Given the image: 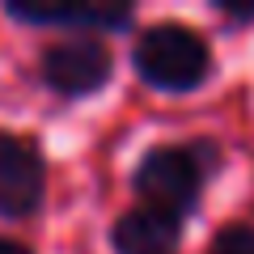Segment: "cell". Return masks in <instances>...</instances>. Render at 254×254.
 <instances>
[{
	"mask_svg": "<svg viewBox=\"0 0 254 254\" xmlns=\"http://www.w3.org/2000/svg\"><path fill=\"white\" fill-rule=\"evenodd\" d=\"M127 64L148 93L190 98L216 76V55L203 30L187 21H148L131 34Z\"/></svg>",
	"mask_w": 254,
	"mask_h": 254,
	"instance_id": "obj_2",
	"label": "cell"
},
{
	"mask_svg": "<svg viewBox=\"0 0 254 254\" xmlns=\"http://www.w3.org/2000/svg\"><path fill=\"white\" fill-rule=\"evenodd\" d=\"M115 51L98 34H60L38 51V85L60 102H85L110 89Z\"/></svg>",
	"mask_w": 254,
	"mask_h": 254,
	"instance_id": "obj_3",
	"label": "cell"
},
{
	"mask_svg": "<svg viewBox=\"0 0 254 254\" xmlns=\"http://www.w3.org/2000/svg\"><path fill=\"white\" fill-rule=\"evenodd\" d=\"M203 254H254V225L250 220H229V225H220Z\"/></svg>",
	"mask_w": 254,
	"mask_h": 254,
	"instance_id": "obj_7",
	"label": "cell"
},
{
	"mask_svg": "<svg viewBox=\"0 0 254 254\" xmlns=\"http://www.w3.org/2000/svg\"><path fill=\"white\" fill-rule=\"evenodd\" d=\"M51 190L47 153L34 136L0 127V220H34Z\"/></svg>",
	"mask_w": 254,
	"mask_h": 254,
	"instance_id": "obj_4",
	"label": "cell"
},
{
	"mask_svg": "<svg viewBox=\"0 0 254 254\" xmlns=\"http://www.w3.org/2000/svg\"><path fill=\"white\" fill-rule=\"evenodd\" d=\"M4 17L30 30H55V34H136V9L131 4H102V9H38V4H4Z\"/></svg>",
	"mask_w": 254,
	"mask_h": 254,
	"instance_id": "obj_5",
	"label": "cell"
},
{
	"mask_svg": "<svg viewBox=\"0 0 254 254\" xmlns=\"http://www.w3.org/2000/svg\"><path fill=\"white\" fill-rule=\"evenodd\" d=\"M0 254H34V246H26L21 237H9V233H0Z\"/></svg>",
	"mask_w": 254,
	"mask_h": 254,
	"instance_id": "obj_9",
	"label": "cell"
},
{
	"mask_svg": "<svg viewBox=\"0 0 254 254\" xmlns=\"http://www.w3.org/2000/svg\"><path fill=\"white\" fill-rule=\"evenodd\" d=\"M182 225L170 212H157L148 203H131L110 220V254H178L182 250Z\"/></svg>",
	"mask_w": 254,
	"mask_h": 254,
	"instance_id": "obj_6",
	"label": "cell"
},
{
	"mask_svg": "<svg viewBox=\"0 0 254 254\" xmlns=\"http://www.w3.org/2000/svg\"><path fill=\"white\" fill-rule=\"evenodd\" d=\"M212 13H216L225 26H233V30H242V26H254V0L250 4H233V0H216L212 4Z\"/></svg>",
	"mask_w": 254,
	"mask_h": 254,
	"instance_id": "obj_8",
	"label": "cell"
},
{
	"mask_svg": "<svg viewBox=\"0 0 254 254\" xmlns=\"http://www.w3.org/2000/svg\"><path fill=\"white\" fill-rule=\"evenodd\" d=\"M225 170V148L216 136H190L174 144H153L131 165V195L157 212H170L182 225L199 216L203 190Z\"/></svg>",
	"mask_w": 254,
	"mask_h": 254,
	"instance_id": "obj_1",
	"label": "cell"
}]
</instances>
